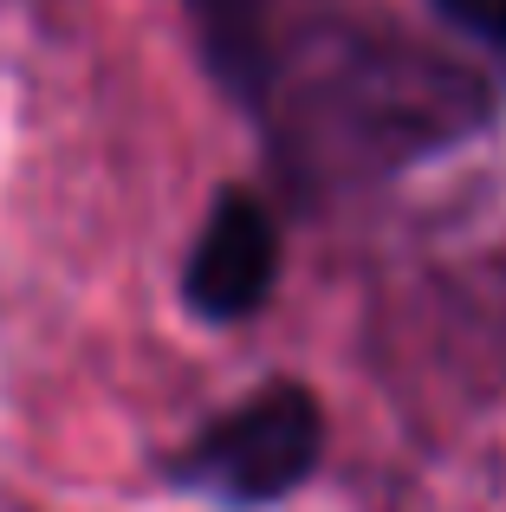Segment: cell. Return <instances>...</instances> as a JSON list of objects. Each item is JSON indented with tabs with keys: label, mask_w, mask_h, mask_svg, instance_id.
<instances>
[{
	"label": "cell",
	"mask_w": 506,
	"mask_h": 512,
	"mask_svg": "<svg viewBox=\"0 0 506 512\" xmlns=\"http://www.w3.org/2000/svg\"><path fill=\"white\" fill-rule=\"evenodd\" d=\"M325 461V409L305 383L273 376L241 402L215 409L182 448L163 454V480L228 512H266L312 487Z\"/></svg>",
	"instance_id": "cell-1"
},
{
	"label": "cell",
	"mask_w": 506,
	"mask_h": 512,
	"mask_svg": "<svg viewBox=\"0 0 506 512\" xmlns=\"http://www.w3.org/2000/svg\"><path fill=\"white\" fill-rule=\"evenodd\" d=\"M435 13H442L448 26H461L468 39H481L487 52H500V59H506V0H435Z\"/></svg>",
	"instance_id": "cell-3"
},
{
	"label": "cell",
	"mask_w": 506,
	"mask_h": 512,
	"mask_svg": "<svg viewBox=\"0 0 506 512\" xmlns=\"http://www.w3.org/2000/svg\"><path fill=\"white\" fill-rule=\"evenodd\" d=\"M279 214L266 208V195H253L247 182L215 188L202 214V234L189 240V260H182V305L202 325H247L279 286Z\"/></svg>",
	"instance_id": "cell-2"
}]
</instances>
